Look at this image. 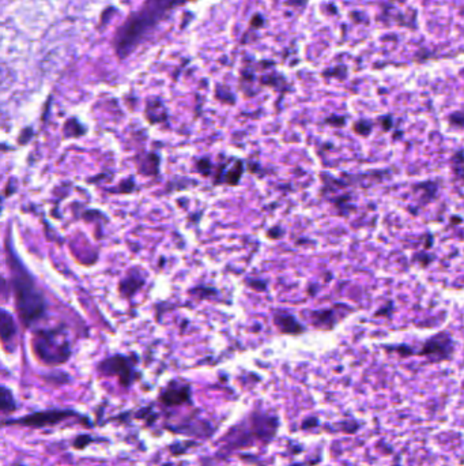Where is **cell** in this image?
<instances>
[{
  "mask_svg": "<svg viewBox=\"0 0 464 466\" xmlns=\"http://www.w3.org/2000/svg\"><path fill=\"white\" fill-rule=\"evenodd\" d=\"M180 1L181 0H147L144 7L134 14L117 33L116 52L119 57L124 59L130 55L142 40L143 34L161 18L163 13L170 10Z\"/></svg>",
  "mask_w": 464,
  "mask_h": 466,
  "instance_id": "cell-1",
  "label": "cell"
},
{
  "mask_svg": "<svg viewBox=\"0 0 464 466\" xmlns=\"http://www.w3.org/2000/svg\"><path fill=\"white\" fill-rule=\"evenodd\" d=\"M10 259H11V272L14 275L13 285H14V295L18 314L21 319L25 322V325L29 326L44 314L45 302L41 292L36 288L34 281L22 268V265L18 262V259L14 256V254L10 255Z\"/></svg>",
  "mask_w": 464,
  "mask_h": 466,
  "instance_id": "cell-2",
  "label": "cell"
},
{
  "mask_svg": "<svg viewBox=\"0 0 464 466\" xmlns=\"http://www.w3.org/2000/svg\"><path fill=\"white\" fill-rule=\"evenodd\" d=\"M36 355L48 364L64 363L70 356L68 341L60 331L41 330L33 340Z\"/></svg>",
  "mask_w": 464,
  "mask_h": 466,
  "instance_id": "cell-3",
  "label": "cell"
},
{
  "mask_svg": "<svg viewBox=\"0 0 464 466\" xmlns=\"http://www.w3.org/2000/svg\"><path fill=\"white\" fill-rule=\"evenodd\" d=\"M71 416V412L66 411H50L40 412L27 416L24 418L17 420L15 423H21L22 425H30V427H43L48 424H56L67 417Z\"/></svg>",
  "mask_w": 464,
  "mask_h": 466,
  "instance_id": "cell-4",
  "label": "cell"
},
{
  "mask_svg": "<svg viewBox=\"0 0 464 466\" xmlns=\"http://www.w3.org/2000/svg\"><path fill=\"white\" fill-rule=\"evenodd\" d=\"M101 371L108 374V375H116L120 378V381L124 384H130L131 381V365L127 358L124 357L116 356L105 360L101 364Z\"/></svg>",
  "mask_w": 464,
  "mask_h": 466,
  "instance_id": "cell-5",
  "label": "cell"
},
{
  "mask_svg": "<svg viewBox=\"0 0 464 466\" xmlns=\"http://www.w3.org/2000/svg\"><path fill=\"white\" fill-rule=\"evenodd\" d=\"M451 349H452L451 338L445 333H441L425 344L422 355H428V356L438 355L440 358H444L451 354Z\"/></svg>",
  "mask_w": 464,
  "mask_h": 466,
  "instance_id": "cell-6",
  "label": "cell"
},
{
  "mask_svg": "<svg viewBox=\"0 0 464 466\" xmlns=\"http://www.w3.org/2000/svg\"><path fill=\"white\" fill-rule=\"evenodd\" d=\"M274 322L278 326V329L286 334H300L305 330L292 314L282 310L274 314Z\"/></svg>",
  "mask_w": 464,
  "mask_h": 466,
  "instance_id": "cell-7",
  "label": "cell"
},
{
  "mask_svg": "<svg viewBox=\"0 0 464 466\" xmlns=\"http://www.w3.org/2000/svg\"><path fill=\"white\" fill-rule=\"evenodd\" d=\"M15 335H17V326L13 316L7 311L0 310V340L4 342L7 349L8 345L14 342Z\"/></svg>",
  "mask_w": 464,
  "mask_h": 466,
  "instance_id": "cell-8",
  "label": "cell"
},
{
  "mask_svg": "<svg viewBox=\"0 0 464 466\" xmlns=\"http://www.w3.org/2000/svg\"><path fill=\"white\" fill-rule=\"evenodd\" d=\"M15 411V401L11 391L0 386V412Z\"/></svg>",
  "mask_w": 464,
  "mask_h": 466,
  "instance_id": "cell-9",
  "label": "cell"
},
{
  "mask_svg": "<svg viewBox=\"0 0 464 466\" xmlns=\"http://www.w3.org/2000/svg\"><path fill=\"white\" fill-rule=\"evenodd\" d=\"M243 164L240 161H237V164L234 165L233 168H230L225 176V182L232 184V186H236L243 175Z\"/></svg>",
  "mask_w": 464,
  "mask_h": 466,
  "instance_id": "cell-10",
  "label": "cell"
},
{
  "mask_svg": "<svg viewBox=\"0 0 464 466\" xmlns=\"http://www.w3.org/2000/svg\"><path fill=\"white\" fill-rule=\"evenodd\" d=\"M312 318H315V325L317 328H323L324 326V322H328L329 326H332V311H316V312H312L310 314Z\"/></svg>",
  "mask_w": 464,
  "mask_h": 466,
  "instance_id": "cell-11",
  "label": "cell"
},
{
  "mask_svg": "<svg viewBox=\"0 0 464 466\" xmlns=\"http://www.w3.org/2000/svg\"><path fill=\"white\" fill-rule=\"evenodd\" d=\"M210 168H211V164H210L209 160H200L199 164H197V170L204 176H207L210 173Z\"/></svg>",
  "mask_w": 464,
  "mask_h": 466,
  "instance_id": "cell-12",
  "label": "cell"
}]
</instances>
